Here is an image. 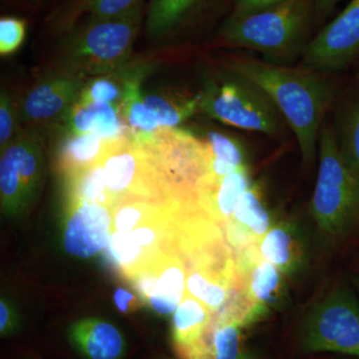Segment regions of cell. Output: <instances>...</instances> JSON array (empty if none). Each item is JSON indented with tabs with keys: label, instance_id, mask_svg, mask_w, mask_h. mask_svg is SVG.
Segmentation results:
<instances>
[{
	"label": "cell",
	"instance_id": "obj_19",
	"mask_svg": "<svg viewBox=\"0 0 359 359\" xmlns=\"http://www.w3.org/2000/svg\"><path fill=\"white\" fill-rule=\"evenodd\" d=\"M278 221L254 183L238 200L235 212L222 226L235 254L255 247Z\"/></svg>",
	"mask_w": 359,
	"mask_h": 359
},
{
	"label": "cell",
	"instance_id": "obj_14",
	"mask_svg": "<svg viewBox=\"0 0 359 359\" xmlns=\"http://www.w3.org/2000/svg\"><path fill=\"white\" fill-rule=\"evenodd\" d=\"M187 275L185 261L176 245L128 282L151 311L169 316L186 297Z\"/></svg>",
	"mask_w": 359,
	"mask_h": 359
},
{
	"label": "cell",
	"instance_id": "obj_17",
	"mask_svg": "<svg viewBox=\"0 0 359 359\" xmlns=\"http://www.w3.org/2000/svg\"><path fill=\"white\" fill-rule=\"evenodd\" d=\"M233 0H150L144 26L151 41H164L204 25Z\"/></svg>",
	"mask_w": 359,
	"mask_h": 359
},
{
	"label": "cell",
	"instance_id": "obj_10",
	"mask_svg": "<svg viewBox=\"0 0 359 359\" xmlns=\"http://www.w3.org/2000/svg\"><path fill=\"white\" fill-rule=\"evenodd\" d=\"M44 157L33 132H20L0 156V203L6 218L20 219L34 202L43 178Z\"/></svg>",
	"mask_w": 359,
	"mask_h": 359
},
{
	"label": "cell",
	"instance_id": "obj_13",
	"mask_svg": "<svg viewBox=\"0 0 359 359\" xmlns=\"http://www.w3.org/2000/svg\"><path fill=\"white\" fill-rule=\"evenodd\" d=\"M252 248L257 256L290 278L308 273L320 255L311 226L294 219L276 221Z\"/></svg>",
	"mask_w": 359,
	"mask_h": 359
},
{
	"label": "cell",
	"instance_id": "obj_1",
	"mask_svg": "<svg viewBox=\"0 0 359 359\" xmlns=\"http://www.w3.org/2000/svg\"><path fill=\"white\" fill-rule=\"evenodd\" d=\"M226 68L240 73L266 92L297 137L302 164L309 168L334 90L323 73L250 57H233Z\"/></svg>",
	"mask_w": 359,
	"mask_h": 359
},
{
	"label": "cell",
	"instance_id": "obj_37",
	"mask_svg": "<svg viewBox=\"0 0 359 359\" xmlns=\"http://www.w3.org/2000/svg\"><path fill=\"white\" fill-rule=\"evenodd\" d=\"M113 302L117 311L123 314L133 313L144 304L136 290H134L133 292L124 287H116L113 294Z\"/></svg>",
	"mask_w": 359,
	"mask_h": 359
},
{
	"label": "cell",
	"instance_id": "obj_35",
	"mask_svg": "<svg viewBox=\"0 0 359 359\" xmlns=\"http://www.w3.org/2000/svg\"><path fill=\"white\" fill-rule=\"evenodd\" d=\"M21 318L20 311L13 301L2 294L0 299V335L11 337L20 332Z\"/></svg>",
	"mask_w": 359,
	"mask_h": 359
},
{
	"label": "cell",
	"instance_id": "obj_25",
	"mask_svg": "<svg viewBox=\"0 0 359 359\" xmlns=\"http://www.w3.org/2000/svg\"><path fill=\"white\" fill-rule=\"evenodd\" d=\"M109 142L95 134L62 132L56 150L59 172L67 176L95 166L102 161Z\"/></svg>",
	"mask_w": 359,
	"mask_h": 359
},
{
	"label": "cell",
	"instance_id": "obj_2",
	"mask_svg": "<svg viewBox=\"0 0 359 359\" xmlns=\"http://www.w3.org/2000/svg\"><path fill=\"white\" fill-rule=\"evenodd\" d=\"M318 172L309 205V226L320 255L359 235V177L342 160L334 128L325 123L318 140Z\"/></svg>",
	"mask_w": 359,
	"mask_h": 359
},
{
	"label": "cell",
	"instance_id": "obj_31",
	"mask_svg": "<svg viewBox=\"0 0 359 359\" xmlns=\"http://www.w3.org/2000/svg\"><path fill=\"white\" fill-rule=\"evenodd\" d=\"M125 66L114 73L87 79L80 100L119 105L124 93Z\"/></svg>",
	"mask_w": 359,
	"mask_h": 359
},
{
	"label": "cell",
	"instance_id": "obj_26",
	"mask_svg": "<svg viewBox=\"0 0 359 359\" xmlns=\"http://www.w3.org/2000/svg\"><path fill=\"white\" fill-rule=\"evenodd\" d=\"M212 313L205 304L186 294L172 314L171 339L176 354L193 346L211 325Z\"/></svg>",
	"mask_w": 359,
	"mask_h": 359
},
{
	"label": "cell",
	"instance_id": "obj_28",
	"mask_svg": "<svg viewBox=\"0 0 359 359\" xmlns=\"http://www.w3.org/2000/svg\"><path fill=\"white\" fill-rule=\"evenodd\" d=\"M67 203H96L113 208L101 163L65 176Z\"/></svg>",
	"mask_w": 359,
	"mask_h": 359
},
{
	"label": "cell",
	"instance_id": "obj_42",
	"mask_svg": "<svg viewBox=\"0 0 359 359\" xmlns=\"http://www.w3.org/2000/svg\"><path fill=\"white\" fill-rule=\"evenodd\" d=\"M313 359H316V358H313Z\"/></svg>",
	"mask_w": 359,
	"mask_h": 359
},
{
	"label": "cell",
	"instance_id": "obj_3",
	"mask_svg": "<svg viewBox=\"0 0 359 359\" xmlns=\"http://www.w3.org/2000/svg\"><path fill=\"white\" fill-rule=\"evenodd\" d=\"M177 247L187 266V294L218 313L240 283L237 259L223 229L198 204L179 219Z\"/></svg>",
	"mask_w": 359,
	"mask_h": 359
},
{
	"label": "cell",
	"instance_id": "obj_38",
	"mask_svg": "<svg viewBox=\"0 0 359 359\" xmlns=\"http://www.w3.org/2000/svg\"><path fill=\"white\" fill-rule=\"evenodd\" d=\"M316 1V11H318V21L323 25L325 20L334 13L335 7L340 0H314Z\"/></svg>",
	"mask_w": 359,
	"mask_h": 359
},
{
	"label": "cell",
	"instance_id": "obj_30",
	"mask_svg": "<svg viewBox=\"0 0 359 359\" xmlns=\"http://www.w3.org/2000/svg\"><path fill=\"white\" fill-rule=\"evenodd\" d=\"M334 131L342 160L359 177V98L344 111Z\"/></svg>",
	"mask_w": 359,
	"mask_h": 359
},
{
	"label": "cell",
	"instance_id": "obj_33",
	"mask_svg": "<svg viewBox=\"0 0 359 359\" xmlns=\"http://www.w3.org/2000/svg\"><path fill=\"white\" fill-rule=\"evenodd\" d=\"M26 21L15 16L0 20V54L7 56L20 49L26 36Z\"/></svg>",
	"mask_w": 359,
	"mask_h": 359
},
{
	"label": "cell",
	"instance_id": "obj_20",
	"mask_svg": "<svg viewBox=\"0 0 359 359\" xmlns=\"http://www.w3.org/2000/svg\"><path fill=\"white\" fill-rule=\"evenodd\" d=\"M248 327L212 318L211 325L192 346L177 355L181 359H263L248 341Z\"/></svg>",
	"mask_w": 359,
	"mask_h": 359
},
{
	"label": "cell",
	"instance_id": "obj_5",
	"mask_svg": "<svg viewBox=\"0 0 359 359\" xmlns=\"http://www.w3.org/2000/svg\"><path fill=\"white\" fill-rule=\"evenodd\" d=\"M144 18L143 2L122 15L77 20L59 43V70L89 79L122 69L128 65Z\"/></svg>",
	"mask_w": 359,
	"mask_h": 359
},
{
	"label": "cell",
	"instance_id": "obj_41",
	"mask_svg": "<svg viewBox=\"0 0 359 359\" xmlns=\"http://www.w3.org/2000/svg\"><path fill=\"white\" fill-rule=\"evenodd\" d=\"M160 359H169V358H160Z\"/></svg>",
	"mask_w": 359,
	"mask_h": 359
},
{
	"label": "cell",
	"instance_id": "obj_29",
	"mask_svg": "<svg viewBox=\"0 0 359 359\" xmlns=\"http://www.w3.org/2000/svg\"><path fill=\"white\" fill-rule=\"evenodd\" d=\"M144 102L161 129L179 128L200 111L199 94L195 96L144 94Z\"/></svg>",
	"mask_w": 359,
	"mask_h": 359
},
{
	"label": "cell",
	"instance_id": "obj_23",
	"mask_svg": "<svg viewBox=\"0 0 359 359\" xmlns=\"http://www.w3.org/2000/svg\"><path fill=\"white\" fill-rule=\"evenodd\" d=\"M66 133L95 134L106 140L128 135L119 105L78 100L59 122Z\"/></svg>",
	"mask_w": 359,
	"mask_h": 359
},
{
	"label": "cell",
	"instance_id": "obj_11",
	"mask_svg": "<svg viewBox=\"0 0 359 359\" xmlns=\"http://www.w3.org/2000/svg\"><path fill=\"white\" fill-rule=\"evenodd\" d=\"M100 163L113 208L134 198L170 201L145 147L128 135L110 140Z\"/></svg>",
	"mask_w": 359,
	"mask_h": 359
},
{
	"label": "cell",
	"instance_id": "obj_39",
	"mask_svg": "<svg viewBox=\"0 0 359 359\" xmlns=\"http://www.w3.org/2000/svg\"><path fill=\"white\" fill-rule=\"evenodd\" d=\"M353 283L355 285V287H358V292H359V273L354 276L353 278Z\"/></svg>",
	"mask_w": 359,
	"mask_h": 359
},
{
	"label": "cell",
	"instance_id": "obj_27",
	"mask_svg": "<svg viewBox=\"0 0 359 359\" xmlns=\"http://www.w3.org/2000/svg\"><path fill=\"white\" fill-rule=\"evenodd\" d=\"M203 138L210 151L208 174L224 177L250 167L245 145L236 137L218 130H209Z\"/></svg>",
	"mask_w": 359,
	"mask_h": 359
},
{
	"label": "cell",
	"instance_id": "obj_12",
	"mask_svg": "<svg viewBox=\"0 0 359 359\" xmlns=\"http://www.w3.org/2000/svg\"><path fill=\"white\" fill-rule=\"evenodd\" d=\"M359 56V0H351L313 35L302 55V67L327 73L346 68Z\"/></svg>",
	"mask_w": 359,
	"mask_h": 359
},
{
	"label": "cell",
	"instance_id": "obj_6",
	"mask_svg": "<svg viewBox=\"0 0 359 359\" xmlns=\"http://www.w3.org/2000/svg\"><path fill=\"white\" fill-rule=\"evenodd\" d=\"M295 353L302 356L335 354L359 359V299L339 283L302 314L294 332Z\"/></svg>",
	"mask_w": 359,
	"mask_h": 359
},
{
	"label": "cell",
	"instance_id": "obj_40",
	"mask_svg": "<svg viewBox=\"0 0 359 359\" xmlns=\"http://www.w3.org/2000/svg\"><path fill=\"white\" fill-rule=\"evenodd\" d=\"M25 359H35V358H25Z\"/></svg>",
	"mask_w": 359,
	"mask_h": 359
},
{
	"label": "cell",
	"instance_id": "obj_22",
	"mask_svg": "<svg viewBox=\"0 0 359 359\" xmlns=\"http://www.w3.org/2000/svg\"><path fill=\"white\" fill-rule=\"evenodd\" d=\"M252 184L250 167L224 177H214L207 172L198 189V205L215 223L223 226L235 212L243 194Z\"/></svg>",
	"mask_w": 359,
	"mask_h": 359
},
{
	"label": "cell",
	"instance_id": "obj_36",
	"mask_svg": "<svg viewBox=\"0 0 359 359\" xmlns=\"http://www.w3.org/2000/svg\"><path fill=\"white\" fill-rule=\"evenodd\" d=\"M285 1V0H233L228 15L241 18L266 11Z\"/></svg>",
	"mask_w": 359,
	"mask_h": 359
},
{
	"label": "cell",
	"instance_id": "obj_21",
	"mask_svg": "<svg viewBox=\"0 0 359 359\" xmlns=\"http://www.w3.org/2000/svg\"><path fill=\"white\" fill-rule=\"evenodd\" d=\"M68 341L84 359H123L127 353L124 334L110 321L85 318L68 327Z\"/></svg>",
	"mask_w": 359,
	"mask_h": 359
},
{
	"label": "cell",
	"instance_id": "obj_34",
	"mask_svg": "<svg viewBox=\"0 0 359 359\" xmlns=\"http://www.w3.org/2000/svg\"><path fill=\"white\" fill-rule=\"evenodd\" d=\"M20 112L6 91H1L0 96V150H4L20 134L18 121Z\"/></svg>",
	"mask_w": 359,
	"mask_h": 359
},
{
	"label": "cell",
	"instance_id": "obj_7",
	"mask_svg": "<svg viewBox=\"0 0 359 359\" xmlns=\"http://www.w3.org/2000/svg\"><path fill=\"white\" fill-rule=\"evenodd\" d=\"M200 111L223 124L266 135L282 132L285 119L263 89L226 68L199 93Z\"/></svg>",
	"mask_w": 359,
	"mask_h": 359
},
{
	"label": "cell",
	"instance_id": "obj_24",
	"mask_svg": "<svg viewBox=\"0 0 359 359\" xmlns=\"http://www.w3.org/2000/svg\"><path fill=\"white\" fill-rule=\"evenodd\" d=\"M124 93L119 104L120 112L128 130V136L143 141L161 129L157 120L144 102L142 82L150 66L136 63L125 66Z\"/></svg>",
	"mask_w": 359,
	"mask_h": 359
},
{
	"label": "cell",
	"instance_id": "obj_16",
	"mask_svg": "<svg viewBox=\"0 0 359 359\" xmlns=\"http://www.w3.org/2000/svg\"><path fill=\"white\" fill-rule=\"evenodd\" d=\"M86 80L62 70L44 78L23 98L20 119L26 124L60 122L79 100Z\"/></svg>",
	"mask_w": 359,
	"mask_h": 359
},
{
	"label": "cell",
	"instance_id": "obj_4",
	"mask_svg": "<svg viewBox=\"0 0 359 359\" xmlns=\"http://www.w3.org/2000/svg\"><path fill=\"white\" fill-rule=\"evenodd\" d=\"M320 25L314 0H285L266 11L226 15L216 33L219 43L263 54L268 62L290 65L302 55Z\"/></svg>",
	"mask_w": 359,
	"mask_h": 359
},
{
	"label": "cell",
	"instance_id": "obj_15",
	"mask_svg": "<svg viewBox=\"0 0 359 359\" xmlns=\"http://www.w3.org/2000/svg\"><path fill=\"white\" fill-rule=\"evenodd\" d=\"M110 208L96 203H67L61 244L66 254L89 259L104 252L112 229Z\"/></svg>",
	"mask_w": 359,
	"mask_h": 359
},
{
	"label": "cell",
	"instance_id": "obj_9",
	"mask_svg": "<svg viewBox=\"0 0 359 359\" xmlns=\"http://www.w3.org/2000/svg\"><path fill=\"white\" fill-rule=\"evenodd\" d=\"M191 203L168 201L162 211L134 230L111 233L104 259L127 280L177 245L179 219Z\"/></svg>",
	"mask_w": 359,
	"mask_h": 359
},
{
	"label": "cell",
	"instance_id": "obj_32",
	"mask_svg": "<svg viewBox=\"0 0 359 359\" xmlns=\"http://www.w3.org/2000/svg\"><path fill=\"white\" fill-rule=\"evenodd\" d=\"M144 0H76L66 14L65 23L74 22L81 14L95 18H114L128 13Z\"/></svg>",
	"mask_w": 359,
	"mask_h": 359
},
{
	"label": "cell",
	"instance_id": "obj_8",
	"mask_svg": "<svg viewBox=\"0 0 359 359\" xmlns=\"http://www.w3.org/2000/svg\"><path fill=\"white\" fill-rule=\"evenodd\" d=\"M137 142L147 151L169 200L198 203V189L210 160L204 138L183 129H159Z\"/></svg>",
	"mask_w": 359,
	"mask_h": 359
},
{
	"label": "cell",
	"instance_id": "obj_18",
	"mask_svg": "<svg viewBox=\"0 0 359 359\" xmlns=\"http://www.w3.org/2000/svg\"><path fill=\"white\" fill-rule=\"evenodd\" d=\"M238 275L245 290L264 318L290 306L285 276L276 266L257 256L254 248L237 252Z\"/></svg>",
	"mask_w": 359,
	"mask_h": 359
}]
</instances>
